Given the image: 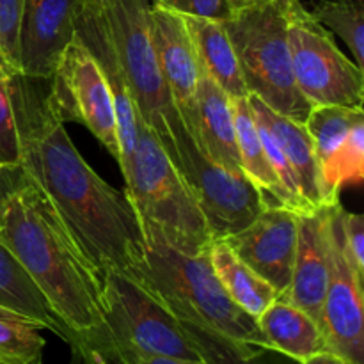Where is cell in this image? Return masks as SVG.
I'll list each match as a JSON object with an SVG mask.
<instances>
[{
    "mask_svg": "<svg viewBox=\"0 0 364 364\" xmlns=\"http://www.w3.org/2000/svg\"><path fill=\"white\" fill-rule=\"evenodd\" d=\"M323 191L329 205H338L348 185H361L364 178V121L355 124L336 151L320 164Z\"/></svg>",
    "mask_w": 364,
    "mask_h": 364,
    "instance_id": "cell-24",
    "label": "cell"
},
{
    "mask_svg": "<svg viewBox=\"0 0 364 364\" xmlns=\"http://www.w3.org/2000/svg\"><path fill=\"white\" fill-rule=\"evenodd\" d=\"M0 244L31 274L73 333V354L89 364L105 333L103 276L27 174L0 210Z\"/></svg>",
    "mask_w": 364,
    "mask_h": 364,
    "instance_id": "cell-2",
    "label": "cell"
},
{
    "mask_svg": "<svg viewBox=\"0 0 364 364\" xmlns=\"http://www.w3.org/2000/svg\"><path fill=\"white\" fill-rule=\"evenodd\" d=\"M231 107H233L237 144L244 174L263 194H269L276 201V205H281L284 208L291 210L294 213H297L294 199L284 191L276 171L270 166L269 156H267L265 148H263L262 139H259L255 114H252L251 107H249L247 98L231 100Z\"/></svg>",
    "mask_w": 364,
    "mask_h": 364,
    "instance_id": "cell-22",
    "label": "cell"
},
{
    "mask_svg": "<svg viewBox=\"0 0 364 364\" xmlns=\"http://www.w3.org/2000/svg\"><path fill=\"white\" fill-rule=\"evenodd\" d=\"M329 281V219L327 206L299 215L297 252L288 290L279 299L308 313L320 326Z\"/></svg>",
    "mask_w": 364,
    "mask_h": 364,
    "instance_id": "cell-15",
    "label": "cell"
},
{
    "mask_svg": "<svg viewBox=\"0 0 364 364\" xmlns=\"http://www.w3.org/2000/svg\"><path fill=\"white\" fill-rule=\"evenodd\" d=\"M288 0L240 7L223 21L249 95L274 112L304 124L313 105L295 84L287 34Z\"/></svg>",
    "mask_w": 364,
    "mask_h": 364,
    "instance_id": "cell-6",
    "label": "cell"
},
{
    "mask_svg": "<svg viewBox=\"0 0 364 364\" xmlns=\"http://www.w3.org/2000/svg\"><path fill=\"white\" fill-rule=\"evenodd\" d=\"M361 121H364L363 109L336 105L313 107L311 112L306 117L304 127L313 141L318 167L336 151L338 146L347 139L352 128Z\"/></svg>",
    "mask_w": 364,
    "mask_h": 364,
    "instance_id": "cell-25",
    "label": "cell"
},
{
    "mask_svg": "<svg viewBox=\"0 0 364 364\" xmlns=\"http://www.w3.org/2000/svg\"><path fill=\"white\" fill-rule=\"evenodd\" d=\"M144 364H206L203 363L201 359L198 361H188V359H171V358H155V359H149Z\"/></svg>",
    "mask_w": 364,
    "mask_h": 364,
    "instance_id": "cell-35",
    "label": "cell"
},
{
    "mask_svg": "<svg viewBox=\"0 0 364 364\" xmlns=\"http://www.w3.org/2000/svg\"><path fill=\"white\" fill-rule=\"evenodd\" d=\"M148 25L162 77L188 130L194 117L196 89L201 73L191 32L180 13L156 2L149 6Z\"/></svg>",
    "mask_w": 364,
    "mask_h": 364,
    "instance_id": "cell-13",
    "label": "cell"
},
{
    "mask_svg": "<svg viewBox=\"0 0 364 364\" xmlns=\"http://www.w3.org/2000/svg\"><path fill=\"white\" fill-rule=\"evenodd\" d=\"M188 132L212 162L231 173L244 174L237 144L231 98L201 70L196 89L194 117Z\"/></svg>",
    "mask_w": 364,
    "mask_h": 364,
    "instance_id": "cell-16",
    "label": "cell"
},
{
    "mask_svg": "<svg viewBox=\"0 0 364 364\" xmlns=\"http://www.w3.org/2000/svg\"><path fill=\"white\" fill-rule=\"evenodd\" d=\"M14 110L20 166L48 198L102 276L128 272L146 251L127 196L110 187L75 148L48 95V80L16 73Z\"/></svg>",
    "mask_w": 364,
    "mask_h": 364,
    "instance_id": "cell-1",
    "label": "cell"
},
{
    "mask_svg": "<svg viewBox=\"0 0 364 364\" xmlns=\"http://www.w3.org/2000/svg\"><path fill=\"white\" fill-rule=\"evenodd\" d=\"M302 364H347L343 359H340L338 355L331 354V352H322V354L313 355L311 359L304 361Z\"/></svg>",
    "mask_w": 364,
    "mask_h": 364,
    "instance_id": "cell-34",
    "label": "cell"
},
{
    "mask_svg": "<svg viewBox=\"0 0 364 364\" xmlns=\"http://www.w3.org/2000/svg\"><path fill=\"white\" fill-rule=\"evenodd\" d=\"M34 364H43V361H38V363H34Z\"/></svg>",
    "mask_w": 364,
    "mask_h": 364,
    "instance_id": "cell-38",
    "label": "cell"
},
{
    "mask_svg": "<svg viewBox=\"0 0 364 364\" xmlns=\"http://www.w3.org/2000/svg\"><path fill=\"white\" fill-rule=\"evenodd\" d=\"M183 16L208 18V20L228 21L240 7L235 0H151Z\"/></svg>",
    "mask_w": 364,
    "mask_h": 364,
    "instance_id": "cell-30",
    "label": "cell"
},
{
    "mask_svg": "<svg viewBox=\"0 0 364 364\" xmlns=\"http://www.w3.org/2000/svg\"><path fill=\"white\" fill-rule=\"evenodd\" d=\"M91 364H109V363H107L105 359H102V358H95V359H92Z\"/></svg>",
    "mask_w": 364,
    "mask_h": 364,
    "instance_id": "cell-37",
    "label": "cell"
},
{
    "mask_svg": "<svg viewBox=\"0 0 364 364\" xmlns=\"http://www.w3.org/2000/svg\"><path fill=\"white\" fill-rule=\"evenodd\" d=\"M149 6L151 0H112L105 11V20L139 117L173 159V134L181 124V117L153 48L148 25Z\"/></svg>",
    "mask_w": 364,
    "mask_h": 364,
    "instance_id": "cell-7",
    "label": "cell"
},
{
    "mask_svg": "<svg viewBox=\"0 0 364 364\" xmlns=\"http://www.w3.org/2000/svg\"><path fill=\"white\" fill-rule=\"evenodd\" d=\"M238 7H245V6H256V4H267L272 2V0H235Z\"/></svg>",
    "mask_w": 364,
    "mask_h": 364,
    "instance_id": "cell-36",
    "label": "cell"
},
{
    "mask_svg": "<svg viewBox=\"0 0 364 364\" xmlns=\"http://www.w3.org/2000/svg\"><path fill=\"white\" fill-rule=\"evenodd\" d=\"M25 181V173L21 166H0V210L6 205L9 196Z\"/></svg>",
    "mask_w": 364,
    "mask_h": 364,
    "instance_id": "cell-32",
    "label": "cell"
},
{
    "mask_svg": "<svg viewBox=\"0 0 364 364\" xmlns=\"http://www.w3.org/2000/svg\"><path fill=\"white\" fill-rule=\"evenodd\" d=\"M25 0H0V64L20 73L18 39Z\"/></svg>",
    "mask_w": 364,
    "mask_h": 364,
    "instance_id": "cell-29",
    "label": "cell"
},
{
    "mask_svg": "<svg viewBox=\"0 0 364 364\" xmlns=\"http://www.w3.org/2000/svg\"><path fill=\"white\" fill-rule=\"evenodd\" d=\"M124 196L142 235H155L183 255H206L213 237L201 208L156 135L139 117L137 139L121 167Z\"/></svg>",
    "mask_w": 364,
    "mask_h": 364,
    "instance_id": "cell-4",
    "label": "cell"
},
{
    "mask_svg": "<svg viewBox=\"0 0 364 364\" xmlns=\"http://www.w3.org/2000/svg\"><path fill=\"white\" fill-rule=\"evenodd\" d=\"M80 0H25L18 39L20 73L50 80L57 60L75 38Z\"/></svg>",
    "mask_w": 364,
    "mask_h": 364,
    "instance_id": "cell-14",
    "label": "cell"
},
{
    "mask_svg": "<svg viewBox=\"0 0 364 364\" xmlns=\"http://www.w3.org/2000/svg\"><path fill=\"white\" fill-rule=\"evenodd\" d=\"M0 309L14 313L41 329L52 331L73 352L77 348L73 333L60 322L31 274L4 244H0Z\"/></svg>",
    "mask_w": 364,
    "mask_h": 364,
    "instance_id": "cell-18",
    "label": "cell"
},
{
    "mask_svg": "<svg viewBox=\"0 0 364 364\" xmlns=\"http://www.w3.org/2000/svg\"><path fill=\"white\" fill-rule=\"evenodd\" d=\"M48 95L64 124L68 121L84 124L110 156L121 164L112 91L100 63L77 34L57 60L55 71L48 80Z\"/></svg>",
    "mask_w": 364,
    "mask_h": 364,
    "instance_id": "cell-10",
    "label": "cell"
},
{
    "mask_svg": "<svg viewBox=\"0 0 364 364\" xmlns=\"http://www.w3.org/2000/svg\"><path fill=\"white\" fill-rule=\"evenodd\" d=\"M183 20L191 32L201 70L231 100L247 98L249 92L242 77L240 64L223 21L198 16H183Z\"/></svg>",
    "mask_w": 364,
    "mask_h": 364,
    "instance_id": "cell-20",
    "label": "cell"
},
{
    "mask_svg": "<svg viewBox=\"0 0 364 364\" xmlns=\"http://www.w3.org/2000/svg\"><path fill=\"white\" fill-rule=\"evenodd\" d=\"M41 331L36 323L0 309V364H34L41 361L46 347Z\"/></svg>",
    "mask_w": 364,
    "mask_h": 364,
    "instance_id": "cell-27",
    "label": "cell"
},
{
    "mask_svg": "<svg viewBox=\"0 0 364 364\" xmlns=\"http://www.w3.org/2000/svg\"><path fill=\"white\" fill-rule=\"evenodd\" d=\"M313 16L334 32L350 50L359 70L364 68V0H320Z\"/></svg>",
    "mask_w": 364,
    "mask_h": 364,
    "instance_id": "cell-26",
    "label": "cell"
},
{
    "mask_svg": "<svg viewBox=\"0 0 364 364\" xmlns=\"http://www.w3.org/2000/svg\"><path fill=\"white\" fill-rule=\"evenodd\" d=\"M341 240L348 263L364 277V217L361 213L341 212Z\"/></svg>",
    "mask_w": 364,
    "mask_h": 364,
    "instance_id": "cell-31",
    "label": "cell"
},
{
    "mask_svg": "<svg viewBox=\"0 0 364 364\" xmlns=\"http://www.w3.org/2000/svg\"><path fill=\"white\" fill-rule=\"evenodd\" d=\"M110 4H112V0H80L78 9L85 11V13L100 14V13H105L107 7H109Z\"/></svg>",
    "mask_w": 364,
    "mask_h": 364,
    "instance_id": "cell-33",
    "label": "cell"
},
{
    "mask_svg": "<svg viewBox=\"0 0 364 364\" xmlns=\"http://www.w3.org/2000/svg\"><path fill=\"white\" fill-rule=\"evenodd\" d=\"M249 107H251L255 119L276 139L281 151L287 156L288 164L297 174L299 185L304 198L311 203L315 208H326L331 206L327 201L326 191H323L322 176H320L318 160H316L313 141L308 130L302 123L290 119L287 116L274 112L256 96H247Z\"/></svg>",
    "mask_w": 364,
    "mask_h": 364,
    "instance_id": "cell-17",
    "label": "cell"
},
{
    "mask_svg": "<svg viewBox=\"0 0 364 364\" xmlns=\"http://www.w3.org/2000/svg\"><path fill=\"white\" fill-rule=\"evenodd\" d=\"M173 141L171 160L191 187L213 240H224L242 231L270 205L245 174L231 173L212 162L196 144L183 121L174 130Z\"/></svg>",
    "mask_w": 364,
    "mask_h": 364,
    "instance_id": "cell-9",
    "label": "cell"
},
{
    "mask_svg": "<svg viewBox=\"0 0 364 364\" xmlns=\"http://www.w3.org/2000/svg\"><path fill=\"white\" fill-rule=\"evenodd\" d=\"M105 333L95 358L109 364H144L155 358L201 359L181 323L128 274L103 276Z\"/></svg>",
    "mask_w": 364,
    "mask_h": 364,
    "instance_id": "cell-5",
    "label": "cell"
},
{
    "mask_svg": "<svg viewBox=\"0 0 364 364\" xmlns=\"http://www.w3.org/2000/svg\"><path fill=\"white\" fill-rule=\"evenodd\" d=\"M180 323L187 333L192 347L206 364H302L274 348L230 340L215 331L196 323Z\"/></svg>",
    "mask_w": 364,
    "mask_h": 364,
    "instance_id": "cell-23",
    "label": "cell"
},
{
    "mask_svg": "<svg viewBox=\"0 0 364 364\" xmlns=\"http://www.w3.org/2000/svg\"><path fill=\"white\" fill-rule=\"evenodd\" d=\"M269 348L299 363L326 350L318 322L290 302L277 299L256 318Z\"/></svg>",
    "mask_w": 364,
    "mask_h": 364,
    "instance_id": "cell-19",
    "label": "cell"
},
{
    "mask_svg": "<svg viewBox=\"0 0 364 364\" xmlns=\"http://www.w3.org/2000/svg\"><path fill=\"white\" fill-rule=\"evenodd\" d=\"M144 255L124 274L146 288L174 318L230 340L267 347L256 318L238 308L220 287L208 252L183 255L155 235H144Z\"/></svg>",
    "mask_w": 364,
    "mask_h": 364,
    "instance_id": "cell-3",
    "label": "cell"
},
{
    "mask_svg": "<svg viewBox=\"0 0 364 364\" xmlns=\"http://www.w3.org/2000/svg\"><path fill=\"white\" fill-rule=\"evenodd\" d=\"M297 235V213L281 205H269L247 228L224 242L249 269L272 284L281 297L294 274Z\"/></svg>",
    "mask_w": 364,
    "mask_h": 364,
    "instance_id": "cell-12",
    "label": "cell"
},
{
    "mask_svg": "<svg viewBox=\"0 0 364 364\" xmlns=\"http://www.w3.org/2000/svg\"><path fill=\"white\" fill-rule=\"evenodd\" d=\"M16 71L0 64V166H20V137L14 110L13 80Z\"/></svg>",
    "mask_w": 364,
    "mask_h": 364,
    "instance_id": "cell-28",
    "label": "cell"
},
{
    "mask_svg": "<svg viewBox=\"0 0 364 364\" xmlns=\"http://www.w3.org/2000/svg\"><path fill=\"white\" fill-rule=\"evenodd\" d=\"M287 34L295 84L313 107L363 109V70L348 59L301 0H288Z\"/></svg>",
    "mask_w": 364,
    "mask_h": 364,
    "instance_id": "cell-8",
    "label": "cell"
},
{
    "mask_svg": "<svg viewBox=\"0 0 364 364\" xmlns=\"http://www.w3.org/2000/svg\"><path fill=\"white\" fill-rule=\"evenodd\" d=\"M341 203L327 206L329 219V281L322 306L326 350L347 364H364L363 276L348 263L341 240Z\"/></svg>",
    "mask_w": 364,
    "mask_h": 364,
    "instance_id": "cell-11",
    "label": "cell"
},
{
    "mask_svg": "<svg viewBox=\"0 0 364 364\" xmlns=\"http://www.w3.org/2000/svg\"><path fill=\"white\" fill-rule=\"evenodd\" d=\"M208 259L228 297L252 318H258L274 301L279 299L272 284L249 269L224 240L212 242Z\"/></svg>",
    "mask_w": 364,
    "mask_h": 364,
    "instance_id": "cell-21",
    "label": "cell"
}]
</instances>
